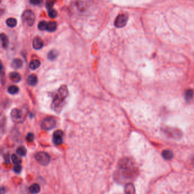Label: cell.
<instances>
[{
	"mask_svg": "<svg viewBox=\"0 0 194 194\" xmlns=\"http://www.w3.org/2000/svg\"><path fill=\"white\" fill-rule=\"evenodd\" d=\"M139 169L134 161L129 158H124L119 163V177L124 181H131L138 175Z\"/></svg>",
	"mask_w": 194,
	"mask_h": 194,
	"instance_id": "cell-1",
	"label": "cell"
},
{
	"mask_svg": "<svg viewBox=\"0 0 194 194\" xmlns=\"http://www.w3.org/2000/svg\"><path fill=\"white\" fill-rule=\"evenodd\" d=\"M68 94L66 85H63L58 90L51 104V108L57 113H60L64 105V102Z\"/></svg>",
	"mask_w": 194,
	"mask_h": 194,
	"instance_id": "cell-2",
	"label": "cell"
},
{
	"mask_svg": "<svg viewBox=\"0 0 194 194\" xmlns=\"http://www.w3.org/2000/svg\"><path fill=\"white\" fill-rule=\"evenodd\" d=\"M162 130L167 136L172 139H181L182 136V132L176 128L166 127L162 129Z\"/></svg>",
	"mask_w": 194,
	"mask_h": 194,
	"instance_id": "cell-3",
	"label": "cell"
},
{
	"mask_svg": "<svg viewBox=\"0 0 194 194\" xmlns=\"http://www.w3.org/2000/svg\"><path fill=\"white\" fill-rule=\"evenodd\" d=\"M10 116L12 121L17 124L22 123L25 119V115L23 111L17 108L12 109L10 113Z\"/></svg>",
	"mask_w": 194,
	"mask_h": 194,
	"instance_id": "cell-4",
	"label": "cell"
},
{
	"mask_svg": "<svg viewBox=\"0 0 194 194\" xmlns=\"http://www.w3.org/2000/svg\"><path fill=\"white\" fill-rule=\"evenodd\" d=\"M35 16L33 11L31 10H26L22 14V19L23 22H25L28 26L33 25L35 22Z\"/></svg>",
	"mask_w": 194,
	"mask_h": 194,
	"instance_id": "cell-5",
	"label": "cell"
},
{
	"mask_svg": "<svg viewBox=\"0 0 194 194\" xmlns=\"http://www.w3.org/2000/svg\"><path fill=\"white\" fill-rule=\"evenodd\" d=\"M56 124L55 118L52 117L45 118L41 123V128L44 130H49L55 128Z\"/></svg>",
	"mask_w": 194,
	"mask_h": 194,
	"instance_id": "cell-6",
	"label": "cell"
},
{
	"mask_svg": "<svg viewBox=\"0 0 194 194\" xmlns=\"http://www.w3.org/2000/svg\"><path fill=\"white\" fill-rule=\"evenodd\" d=\"M35 158L40 165L46 166L50 161V155L44 152H38L35 155Z\"/></svg>",
	"mask_w": 194,
	"mask_h": 194,
	"instance_id": "cell-7",
	"label": "cell"
},
{
	"mask_svg": "<svg viewBox=\"0 0 194 194\" xmlns=\"http://www.w3.org/2000/svg\"><path fill=\"white\" fill-rule=\"evenodd\" d=\"M128 21V16L126 14H120L116 17L115 21V25L116 28H121L124 27Z\"/></svg>",
	"mask_w": 194,
	"mask_h": 194,
	"instance_id": "cell-8",
	"label": "cell"
},
{
	"mask_svg": "<svg viewBox=\"0 0 194 194\" xmlns=\"http://www.w3.org/2000/svg\"><path fill=\"white\" fill-rule=\"evenodd\" d=\"M63 132L61 130H56L54 133L53 137H52V141L54 144L56 145L61 144L63 142Z\"/></svg>",
	"mask_w": 194,
	"mask_h": 194,
	"instance_id": "cell-9",
	"label": "cell"
},
{
	"mask_svg": "<svg viewBox=\"0 0 194 194\" xmlns=\"http://www.w3.org/2000/svg\"><path fill=\"white\" fill-rule=\"evenodd\" d=\"M44 45L43 40L39 37H35L33 40V46L34 49L38 50L41 49Z\"/></svg>",
	"mask_w": 194,
	"mask_h": 194,
	"instance_id": "cell-10",
	"label": "cell"
},
{
	"mask_svg": "<svg viewBox=\"0 0 194 194\" xmlns=\"http://www.w3.org/2000/svg\"><path fill=\"white\" fill-rule=\"evenodd\" d=\"M37 83H38V78L34 74L30 75L27 78V83L29 85L35 86Z\"/></svg>",
	"mask_w": 194,
	"mask_h": 194,
	"instance_id": "cell-11",
	"label": "cell"
},
{
	"mask_svg": "<svg viewBox=\"0 0 194 194\" xmlns=\"http://www.w3.org/2000/svg\"><path fill=\"white\" fill-rule=\"evenodd\" d=\"M9 78L13 83H19L21 80V76L18 72H12L9 74Z\"/></svg>",
	"mask_w": 194,
	"mask_h": 194,
	"instance_id": "cell-12",
	"label": "cell"
},
{
	"mask_svg": "<svg viewBox=\"0 0 194 194\" xmlns=\"http://www.w3.org/2000/svg\"><path fill=\"white\" fill-rule=\"evenodd\" d=\"M23 65V62H22V60L19 59H14L12 63H11V67L14 68V69H19L20 68H21Z\"/></svg>",
	"mask_w": 194,
	"mask_h": 194,
	"instance_id": "cell-13",
	"label": "cell"
},
{
	"mask_svg": "<svg viewBox=\"0 0 194 194\" xmlns=\"http://www.w3.org/2000/svg\"><path fill=\"white\" fill-rule=\"evenodd\" d=\"M125 193L126 194H135V188L132 183H128L125 187Z\"/></svg>",
	"mask_w": 194,
	"mask_h": 194,
	"instance_id": "cell-14",
	"label": "cell"
},
{
	"mask_svg": "<svg viewBox=\"0 0 194 194\" xmlns=\"http://www.w3.org/2000/svg\"><path fill=\"white\" fill-rule=\"evenodd\" d=\"M194 91L191 89H189L185 92V94H184V97L185 100L187 101H190L191 100L193 99L194 97Z\"/></svg>",
	"mask_w": 194,
	"mask_h": 194,
	"instance_id": "cell-15",
	"label": "cell"
},
{
	"mask_svg": "<svg viewBox=\"0 0 194 194\" xmlns=\"http://www.w3.org/2000/svg\"><path fill=\"white\" fill-rule=\"evenodd\" d=\"M162 155L164 159L166 160H170L172 159L173 157V153L170 150H165L162 152Z\"/></svg>",
	"mask_w": 194,
	"mask_h": 194,
	"instance_id": "cell-16",
	"label": "cell"
},
{
	"mask_svg": "<svg viewBox=\"0 0 194 194\" xmlns=\"http://www.w3.org/2000/svg\"><path fill=\"white\" fill-rule=\"evenodd\" d=\"M30 192L33 194H37L40 191V187L38 184H33L29 187Z\"/></svg>",
	"mask_w": 194,
	"mask_h": 194,
	"instance_id": "cell-17",
	"label": "cell"
},
{
	"mask_svg": "<svg viewBox=\"0 0 194 194\" xmlns=\"http://www.w3.org/2000/svg\"><path fill=\"white\" fill-rule=\"evenodd\" d=\"M1 38V40L2 43V46L4 48H6L9 44V40L5 34L1 33L0 35Z\"/></svg>",
	"mask_w": 194,
	"mask_h": 194,
	"instance_id": "cell-18",
	"label": "cell"
},
{
	"mask_svg": "<svg viewBox=\"0 0 194 194\" xmlns=\"http://www.w3.org/2000/svg\"><path fill=\"white\" fill-rule=\"evenodd\" d=\"M59 55L58 52L56 50H51L49 51L47 54V58L50 61H54Z\"/></svg>",
	"mask_w": 194,
	"mask_h": 194,
	"instance_id": "cell-19",
	"label": "cell"
},
{
	"mask_svg": "<svg viewBox=\"0 0 194 194\" xmlns=\"http://www.w3.org/2000/svg\"><path fill=\"white\" fill-rule=\"evenodd\" d=\"M40 65V61L37 59H34L30 61L29 67L32 70H37Z\"/></svg>",
	"mask_w": 194,
	"mask_h": 194,
	"instance_id": "cell-20",
	"label": "cell"
},
{
	"mask_svg": "<svg viewBox=\"0 0 194 194\" xmlns=\"http://www.w3.org/2000/svg\"><path fill=\"white\" fill-rule=\"evenodd\" d=\"M57 28V24L55 22H49L47 23L46 30L49 32H54Z\"/></svg>",
	"mask_w": 194,
	"mask_h": 194,
	"instance_id": "cell-21",
	"label": "cell"
},
{
	"mask_svg": "<svg viewBox=\"0 0 194 194\" xmlns=\"http://www.w3.org/2000/svg\"><path fill=\"white\" fill-rule=\"evenodd\" d=\"M6 23L9 27L14 28L17 25V21L16 19L14 18H9L8 19H7Z\"/></svg>",
	"mask_w": 194,
	"mask_h": 194,
	"instance_id": "cell-22",
	"label": "cell"
},
{
	"mask_svg": "<svg viewBox=\"0 0 194 194\" xmlns=\"http://www.w3.org/2000/svg\"><path fill=\"white\" fill-rule=\"evenodd\" d=\"M11 160H12L13 163L15 165H20L22 163L21 159L16 154H13L11 155Z\"/></svg>",
	"mask_w": 194,
	"mask_h": 194,
	"instance_id": "cell-23",
	"label": "cell"
},
{
	"mask_svg": "<svg viewBox=\"0 0 194 194\" xmlns=\"http://www.w3.org/2000/svg\"><path fill=\"white\" fill-rule=\"evenodd\" d=\"M8 92L11 94H16L19 91L18 87L16 85H11L7 88Z\"/></svg>",
	"mask_w": 194,
	"mask_h": 194,
	"instance_id": "cell-24",
	"label": "cell"
},
{
	"mask_svg": "<svg viewBox=\"0 0 194 194\" xmlns=\"http://www.w3.org/2000/svg\"><path fill=\"white\" fill-rule=\"evenodd\" d=\"M17 153L20 156H25L27 153L26 149L23 146H20L17 149Z\"/></svg>",
	"mask_w": 194,
	"mask_h": 194,
	"instance_id": "cell-25",
	"label": "cell"
},
{
	"mask_svg": "<svg viewBox=\"0 0 194 194\" xmlns=\"http://www.w3.org/2000/svg\"><path fill=\"white\" fill-rule=\"evenodd\" d=\"M47 22L45 21H42L39 22L38 25V28L40 30H45L47 28Z\"/></svg>",
	"mask_w": 194,
	"mask_h": 194,
	"instance_id": "cell-26",
	"label": "cell"
},
{
	"mask_svg": "<svg viewBox=\"0 0 194 194\" xmlns=\"http://www.w3.org/2000/svg\"><path fill=\"white\" fill-rule=\"evenodd\" d=\"M49 16L50 18H55L56 17H57V15H58V13L57 11L55 9H50V10H49Z\"/></svg>",
	"mask_w": 194,
	"mask_h": 194,
	"instance_id": "cell-27",
	"label": "cell"
},
{
	"mask_svg": "<svg viewBox=\"0 0 194 194\" xmlns=\"http://www.w3.org/2000/svg\"><path fill=\"white\" fill-rule=\"evenodd\" d=\"M26 141L28 142H31L32 141H33L34 139V135L33 133H28L27 136H26Z\"/></svg>",
	"mask_w": 194,
	"mask_h": 194,
	"instance_id": "cell-28",
	"label": "cell"
},
{
	"mask_svg": "<svg viewBox=\"0 0 194 194\" xmlns=\"http://www.w3.org/2000/svg\"><path fill=\"white\" fill-rule=\"evenodd\" d=\"M55 1H47L46 3V7L49 9L50 10L51 9V8L53 7V6L54 5Z\"/></svg>",
	"mask_w": 194,
	"mask_h": 194,
	"instance_id": "cell-29",
	"label": "cell"
},
{
	"mask_svg": "<svg viewBox=\"0 0 194 194\" xmlns=\"http://www.w3.org/2000/svg\"><path fill=\"white\" fill-rule=\"evenodd\" d=\"M13 170L14 172H16V173H19L21 172L22 170V167L21 165H15V166L14 167V169H13Z\"/></svg>",
	"mask_w": 194,
	"mask_h": 194,
	"instance_id": "cell-30",
	"label": "cell"
},
{
	"mask_svg": "<svg viewBox=\"0 0 194 194\" xmlns=\"http://www.w3.org/2000/svg\"><path fill=\"white\" fill-rule=\"evenodd\" d=\"M30 2L33 4L34 5H39L40 3H41V1L39 0H33V1H30Z\"/></svg>",
	"mask_w": 194,
	"mask_h": 194,
	"instance_id": "cell-31",
	"label": "cell"
},
{
	"mask_svg": "<svg viewBox=\"0 0 194 194\" xmlns=\"http://www.w3.org/2000/svg\"><path fill=\"white\" fill-rule=\"evenodd\" d=\"M5 194V189L4 187H1V194Z\"/></svg>",
	"mask_w": 194,
	"mask_h": 194,
	"instance_id": "cell-32",
	"label": "cell"
}]
</instances>
